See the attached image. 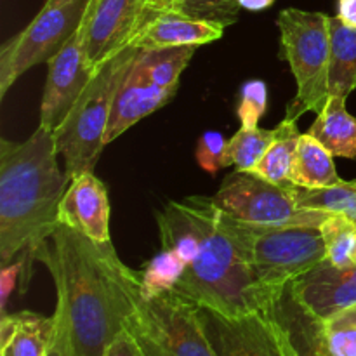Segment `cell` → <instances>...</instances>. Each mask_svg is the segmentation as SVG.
<instances>
[{
	"instance_id": "cell-1",
	"label": "cell",
	"mask_w": 356,
	"mask_h": 356,
	"mask_svg": "<svg viewBox=\"0 0 356 356\" xmlns=\"http://www.w3.org/2000/svg\"><path fill=\"white\" fill-rule=\"evenodd\" d=\"M160 242L186 263L174 292L226 316L264 313L278 296L264 291L240 256L212 197L169 202L156 212Z\"/></svg>"
},
{
	"instance_id": "cell-2",
	"label": "cell",
	"mask_w": 356,
	"mask_h": 356,
	"mask_svg": "<svg viewBox=\"0 0 356 356\" xmlns=\"http://www.w3.org/2000/svg\"><path fill=\"white\" fill-rule=\"evenodd\" d=\"M108 243L59 222L38 252L54 280L56 305L66 316L75 356H103L134 313L108 263Z\"/></svg>"
},
{
	"instance_id": "cell-3",
	"label": "cell",
	"mask_w": 356,
	"mask_h": 356,
	"mask_svg": "<svg viewBox=\"0 0 356 356\" xmlns=\"http://www.w3.org/2000/svg\"><path fill=\"white\" fill-rule=\"evenodd\" d=\"M54 132L38 125L26 141L0 139V263L21 257V292L31 264L59 225V204L70 179L59 169Z\"/></svg>"
},
{
	"instance_id": "cell-4",
	"label": "cell",
	"mask_w": 356,
	"mask_h": 356,
	"mask_svg": "<svg viewBox=\"0 0 356 356\" xmlns=\"http://www.w3.org/2000/svg\"><path fill=\"white\" fill-rule=\"evenodd\" d=\"M108 263L131 298L134 313L127 322L148 356H218L198 318L197 305L170 291L146 296L138 271L125 266L113 243H108Z\"/></svg>"
},
{
	"instance_id": "cell-5",
	"label": "cell",
	"mask_w": 356,
	"mask_h": 356,
	"mask_svg": "<svg viewBox=\"0 0 356 356\" xmlns=\"http://www.w3.org/2000/svg\"><path fill=\"white\" fill-rule=\"evenodd\" d=\"M222 222L252 277L273 296L327 259L320 228L252 225L226 212Z\"/></svg>"
},
{
	"instance_id": "cell-6",
	"label": "cell",
	"mask_w": 356,
	"mask_h": 356,
	"mask_svg": "<svg viewBox=\"0 0 356 356\" xmlns=\"http://www.w3.org/2000/svg\"><path fill=\"white\" fill-rule=\"evenodd\" d=\"M138 52V47L129 45L96 68L68 117L54 131L56 146L59 155L65 159V172L70 181L83 172H94L106 146L104 138L115 96L132 68Z\"/></svg>"
},
{
	"instance_id": "cell-7",
	"label": "cell",
	"mask_w": 356,
	"mask_h": 356,
	"mask_svg": "<svg viewBox=\"0 0 356 356\" xmlns=\"http://www.w3.org/2000/svg\"><path fill=\"white\" fill-rule=\"evenodd\" d=\"M330 16L289 7L278 14L282 56L291 65L298 94L285 117L298 120L306 111H322L329 99Z\"/></svg>"
},
{
	"instance_id": "cell-8",
	"label": "cell",
	"mask_w": 356,
	"mask_h": 356,
	"mask_svg": "<svg viewBox=\"0 0 356 356\" xmlns=\"http://www.w3.org/2000/svg\"><path fill=\"white\" fill-rule=\"evenodd\" d=\"M90 0H47L26 28L0 47V99L23 73L58 54L76 33Z\"/></svg>"
},
{
	"instance_id": "cell-9",
	"label": "cell",
	"mask_w": 356,
	"mask_h": 356,
	"mask_svg": "<svg viewBox=\"0 0 356 356\" xmlns=\"http://www.w3.org/2000/svg\"><path fill=\"white\" fill-rule=\"evenodd\" d=\"M291 186H280L249 170L235 169L225 177L212 200L222 212L252 225L320 228L332 212L301 207Z\"/></svg>"
},
{
	"instance_id": "cell-10",
	"label": "cell",
	"mask_w": 356,
	"mask_h": 356,
	"mask_svg": "<svg viewBox=\"0 0 356 356\" xmlns=\"http://www.w3.org/2000/svg\"><path fill=\"white\" fill-rule=\"evenodd\" d=\"M155 3L156 0H90L79 26L87 65L96 70L127 49Z\"/></svg>"
},
{
	"instance_id": "cell-11",
	"label": "cell",
	"mask_w": 356,
	"mask_h": 356,
	"mask_svg": "<svg viewBox=\"0 0 356 356\" xmlns=\"http://www.w3.org/2000/svg\"><path fill=\"white\" fill-rule=\"evenodd\" d=\"M198 308V318L218 356H285L273 323L264 313L226 316Z\"/></svg>"
},
{
	"instance_id": "cell-12",
	"label": "cell",
	"mask_w": 356,
	"mask_h": 356,
	"mask_svg": "<svg viewBox=\"0 0 356 356\" xmlns=\"http://www.w3.org/2000/svg\"><path fill=\"white\" fill-rule=\"evenodd\" d=\"M47 65L49 72L40 103L38 125L54 132L68 117L70 110L92 79L96 70L87 65L79 40V30L58 54L49 59Z\"/></svg>"
},
{
	"instance_id": "cell-13",
	"label": "cell",
	"mask_w": 356,
	"mask_h": 356,
	"mask_svg": "<svg viewBox=\"0 0 356 356\" xmlns=\"http://www.w3.org/2000/svg\"><path fill=\"white\" fill-rule=\"evenodd\" d=\"M264 315L273 323L287 356H334L325 336L323 320L313 315L285 287Z\"/></svg>"
},
{
	"instance_id": "cell-14",
	"label": "cell",
	"mask_w": 356,
	"mask_h": 356,
	"mask_svg": "<svg viewBox=\"0 0 356 356\" xmlns=\"http://www.w3.org/2000/svg\"><path fill=\"white\" fill-rule=\"evenodd\" d=\"M226 26L216 21L197 19L172 9L169 0H156L152 14L131 45L138 49L205 45L219 40Z\"/></svg>"
},
{
	"instance_id": "cell-15",
	"label": "cell",
	"mask_w": 356,
	"mask_h": 356,
	"mask_svg": "<svg viewBox=\"0 0 356 356\" xmlns=\"http://www.w3.org/2000/svg\"><path fill=\"white\" fill-rule=\"evenodd\" d=\"M289 287L306 309L327 320L356 305V264L339 268L325 259L291 282Z\"/></svg>"
},
{
	"instance_id": "cell-16",
	"label": "cell",
	"mask_w": 356,
	"mask_h": 356,
	"mask_svg": "<svg viewBox=\"0 0 356 356\" xmlns=\"http://www.w3.org/2000/svg\"><path fill=\"white\" fill-rule=\"evenodd\" d=\"M108 190L94 172L73 177L59 204V222L94 242H111Z\"/></svg>"
},
{
	"instance_id": "cell-17",
	"label": "cell",
	"mask_w": 356,
	"mask_h": 356,
	"mask_svg": "<svg viewBox=\"0 0 356 356\" xmlns=\"http://www.w3.org/2000/svg\"><path fill=\"white\" fill-rule=\"evenodd\" d=\"M176 92V89H163L139 76L132 68L129 70L127 76L118 87L117 96H115L110 124H108L106 138H104L106 145L120 138L125 131H129L143 118L165 106Z\"/></svg>"
},
{
	"instance_id": "cell-18",
	"label": "cell",
	"mask_w": 356,
	"mask_h": 356,
	"mask_svg": "<svg viewBox=\"0 0 356 356\" xmlns=\"http://www.w3.org/2000/svg\"><path fill=\"white\" fill-rule=\"evenodd\" d=\"M56 318L33 312L3 315L0 320V356H47Z\"/></svg>"
},
{
	"instance_id": "cell-19",
	"label": "cell",
	"mask_w": 356,
	"mask_h": 356,
	"mask_svg": "<svg viewBox=\"0 0 356 356\" xmlns=\"http://www.w3.org/2000/svg\"><path fill=\"white\" fill-rule=\"evenodd\" d=\"M348 97L330 96L308 129L334 156L356 159V117L346 110Z\"/></svg>"
},
{
	"instance_id": "cell-20",
	"label": "cell",
	"mask_w": 356,
	"mask_h": 356,
	"mask_svg": "<svg viewBox=\"0 0 356 356\" xmlns=\"http://www.w3.org/2000/svg\"><path fill=\"white\" fill-rule=\"evenodd\" d=\"M329 33V97H348L356 89V28L330 16Z\"/></svg>"
},
{
	"instance_id": "cell-21",
	"label": "cell",
	"mask_w": 356,
	"mask_h": 356,
	"mask_svg": "<svg viewBox=\"0 0 356 356\" xmlns=\"http://www.w3.org/2000/svg\"><path fill=\"white\" fill-rule=\"evenodd\" d=\"M341 181L332 153L309 132L301 134L291 169V183L301 188H329Z\"/></svg>"
},
{
	"instance_id": "cell-22",
	"label": "cell",
	"mask_w": 356,
	"mask_h": 356,
	"mask_svg": "<svg viewBox=\"0 0 356 356\" xmlns=\"http://www.w3.org/2000/svg\"><path fill=\"white\" fill-rule=\"evenodd\" d=\"M195 51H197V45L139 49L132 70L155 86L177 90L181 75L190 65Z\"/></svg>"
},
{
	"instance_id": "cell-23",
	"label": "cell",
	"mask_w": 356,
	"mask_h": 356,
	"mask_svg": "<svg viewBox=\"0 0 356 356\" xmlns=\"http://www.w3.org/2000/svg\"><path fill=\"white\" fill-rule=\"evenodd\" d=\"M299 138H301V132L298 129V120L285 117L277 127V138L273 145L264 153L261 162L249 172L257 174L270 183L291 186V169L294 163Z\"/></svg>"
},
{
	"instance_id": "cell-24",
	"label": "cell",
	"mask_w": 356,
	"mask_h": 356,
	"mask_svg": "<svg viewBox=\"0 0 356 356\" xmlns=\"http://www.w3.org/2000/svg\"><path fill=\"white\" fill-rule=\"evenodd\" d=\"M291 191L301 207L343 214L356 222V179H343L329 188H301L292 184Z\"/></svg>"
},
{
	"instance_id": "cell-25",
	"label": "cell",
	"mask_w": 356,
	"mask_h": 356,
	"mask_svg": "<svg viewBox=\"0 0 356 356\" xmlns=\"http://www.w3.org/2000/svg\"><path fill=\"white\" fill-rule=\"evenodd\" d=\"M184 270H186V263L181 254L174 249L162 247V250L153 256L143 266V270L138 271L139 287L146 296L165 294L176 289Z\"/></svg>"
},
{
	"instance_id": "cell-26",
	"label": "cell",
	"mask_w": 356,
	"mask_h": 356,
	"mask_svg": "<svg viewBox=\"0 0 356 356\" xmlns=\"http://www.w3.org/2000/svg\"><path fill=\"white\" fill-rule=\"evenodd\" d=\"M327 259L339 268L356 264V222L343 214H330L320 226Z\"/></svg>"
},
{
	"instance_id": "cell-27",
	"label": "cell",
	"mask_w": 356,
	"mask_h": 356,
	"mask_svg": "<svg viewBox=\"0 0 356 356\" xmlns=\"http://www.w3.org/2000/svg\"><path fill=\"white\" fill-rule=\"evenodd\" d=\"M277 138L275 129L240 127L229 139V156L236 170H252Z\"/></svg>"
},
{
	"instance_id": "cell-28",
	"label": "cell",
	"mask_w": 356,
	"mask_h": 356,
	"mask_svg": "<svg viewBox=\"0 0 356 356\" xmlns=\"http://www.w3.org/2000/svg\"><path fill=\"white\" fill-rule=\"evenodd\" d=\"M323 327L334 356H356V305L323 320Z\"/></svg>"
},
{
	"instance_id": "cell-29",
	"label": "cell",
	"mask_w": 356,
	"mask_h": 356,
	"mask_svg": "<svg viewBox=\"0 0 356 356\" xmlns=\"http://www.w3.org/2000/svg\"><path fill=\"white\" fill-rule=\"evenodd\" d=\"M170 7L197 19H207L232 26L238 19L236 0H169Z\"/></svg>"
},
{
	"instance_id": "cell-30",
	"label": "cell",
	"mask_w": 356,
	"mask_h": 356,
	"mask_svg": "<svg viewBox=\"0 0 356 356\" xmlns=\"http://www.w3.org/2000/svg\"><path fill=\"white\" fill-rule=\"evenodd\" d=\"M268 110V86L263 80H249L240 89L236 115L242 127H259L261 118Z\"/></svg>"
},
{
	"instance_id": "cell-31",
	"label": "cell",
	"mask_w": 356,
	"mask_h": 356,
	"mask_svg": "<svg viewBox=\"0 0 356 356\" xmlns=\"http://www.w3.org/2000/svg\"><path fill=\"white\" fill-rule=\"evenodd\" d=\"M195 159L198 165L209 174H218L219 169L233 165L229 156V139H226L221 132L207 131L198 139Z\"/></svg>"
},
{
	"instance_id": "cell-32",
	"label": "cell",
	"mask_w": 356,
	"mask_h": 356,
	"mask_svg": "<svg viewBox=\"0 0 356 356\" xmlns=\"http://www.w3.org/2000/svg\"><path fill=\"white\" fill-rule=\"evenodd\" d=\"M23 266V259L17 257L13 263L3 264L2 270H0V312H2V316L7 315V302H9L10 294L16 289L17 282H21Z\"/></svg>"
},
{
	"instance_id": "cell-33",
	"label": "cell",
	"mask_w": 356,
	"mask_h": 356,
	"mask_svg": "<svg viewBox=\"0 0 356 356\" xmlns=\"http://www.w3.org/2000/svg\"><path fill=\"white\" fill-rule=\"evenodd\" d=\"M56 318V330H54V339H52L51 348H49L47 356H75L73 353L72 339H70V327L66 322V316L63 309L56 305L54 312Z\"/></svg>"
},
{
	"instance_id": "cell-34",
	"label": "cell",
	"mask_w": 356,
	"mask_h": 356,
	"mask_svg": "<svg viewBox=\"0 0 356 356\" xmlns=\"http://www.w3.org/2000/svg\"><path fill=\"white\" fill-rule=\"evenodd\" d=\"M103 356H148L139 341L136 339L134 334L131 330L125 329L113 343L108 346Z\"/></svg>"
},
{
	"instance_id": "cell-35",
	"label": "cell",
	"mask_w": 356,
	"mask_h": 356,
	"mask_svg": "<svg viewBox=\"0 0 356 356\" xmlns=\"http://www.w3.org/2000/svg\"><path fill=\"white\" fill-rule=\"evenodd\" d=\"M337 17L343 23L356 28V0H339L337 2Z\"/></svg>"
},
{
	"instance_id": "cell-36",
	"label": "cell",
	"mask_w": 356,
	"mask_h": 356,
	"mask_svg": "<svg viewBox=\"0 0 356 356\" xmlns=\"http://www.w3.org/2000/svg\"><path fill=\"white\" fill-rule=\"evenodd\" d=\"M240 6V9L252 10V13H257V10H264L268 7H271L275 3V0H236Z\"/></svg>"
}]
</instances>
